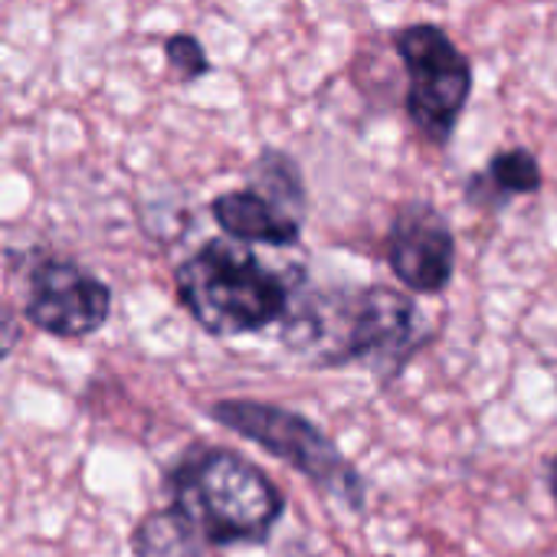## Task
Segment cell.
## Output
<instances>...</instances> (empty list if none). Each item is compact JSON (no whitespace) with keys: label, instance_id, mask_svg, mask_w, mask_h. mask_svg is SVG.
Segmentation results:
<instances>
[{"label":"cell","instance_id":"cell-9","mask_svg":"<svg viewBox=\"0 0 557 557\" xmlns=\"http://www.w3.org/2000/svg\"><path fill=\"white\" fill-rule=\"evenodd\" d=\"M544 184L541 164L528 148H508L495 151L482 171H475L466 181V203L479 210H502L515 197L537 194Z\"/></svg>","mask_w":557,"mask_h":557},{"label":"cell","instance_id":"cell-1","mask_svg":"<svg viewBox=\"0 0 557 557\" xmlns=\"http://www.w3.org/2000/svg\"><path fill=\"white\" fill-rule=\"evenodd\" d=\"M289 348H312L325 368L361 364L397 377L423 345V315L404 293L374 286L309 299L286 319Z\"/></svg>","mask_w":557,"mask_h":557},{"label":"cell","instance_id":"cell-7","mask_svg":"<svg viewBox=\"0 0 557 557\" xmlns=\"http://www.w3.org/2000/svg\"><path fill=\"white\" fill-rule=\"evenodd\" d=\"M384 256L410 293L440 296L453 283L456 269L453 226L430 200H407L391 216Z\"/></svg>","mask_w":557,"mask_h":557},{"label":"cell","instance_id":"cell-8","mask_svg":"<svg viewBox=\"0 0 557 557\" xmlns=\"http://www.w3.org/2000/svg\"><path fill=\"white\" fill-rule=\"evenodd\" d=\"M210 213L220 223V230L236 243L293 246L302 236V216L289 213L286 207H278L275 200L252 187L213 197Z\"/></svg>","mask_w":557,"mask_h":557},{"label":"cell","instance_id":"cell-6","mask_svg":"<svg viewBox=\"0 0 557 557\" xmlns=\"http://www.w3.org/2000/svg\"><path fill=\"white\" fill-rule=\"evenodd\" d=\"M24 289V319L53 338H89L112 312L109 286L70 256L37 252Z\"/></svg>","mask_w":557,"mask_h":557},{"label":"cell","instance_id":"cell-14","mask_svg":"<svg viewBox=\"0 0 557 557\" xmlns=\"http://www.w3.org/2000/svg\"><path fill=\"white\" fill-rule=\"evenodd\" d=\"M547 488H550V498H554V505H557V456H554L550 466H547Z\"/></svg>","mask_w":557,"mask_h":557},{"label":"cell","instance_id":"cell-2","mask_svg":"<svg viewBox=\"0 0 557 557\" xmlns=\"http://www.w3.org/2000/svg\"><path fill=\"white\" fill-rule=\"evenodd\" d=\"M174 289L190 319L216 338L262 332L293 312L289 278L236 239H207L190 252L174 269Z\"/></svg>","mask_w":557,"mask_h":557},{"label":"cell","instance_id":"cell-3","mask_svg":"<svg viewBox=\"0 0 557 557\" xmlns=\"http://www.w3.org/2000/svg\"><path fill=\"white\" fill-rule=\"evenodd\" d=\"M171 505L181 508L220 550L262 544L286 515V495L259 466L233 449L200 446L168 472Z\"/></svg>","mask_w":557,"mask_h":557},{"label":"cell","instance_id":"cell-12","mask_svg":"<svg viewBox=\"0 0 557 557\" xmlns=\"http://www.w3.org/2000/svg\"><path fill=\"white\" fill-rule=\"evenodd\" d=\"M164 57H168V66H171V70L177 73V79H184V83L203 79V76L210 73V60H207L203 47H200V40L190 37V34H174V37H168Z\"/></svg>","mask_w":557,"mask_h":557},{"label":"cell","instance_id":"cell-11","mask_svg":"<svg viewBox=\"0 0 557 557\" xmlns=\"http://www.w3.org/2000/svg\"><path fill=\"white\" fill-rule=\"evenodd\" d=\"M249 187L265 194L269 200H275L278 207H286L289 213L302 216L306 213V181L299 164L286 154V151H275L265 148L249 171Z\"/></svg>","mask_w":557,"mask_h":557},{"label":"cell","instance_id":"cell-5","mask_svg":"<svg viewBox=\"0 0 557 557\" xmlns=\"http://www.w3.org/2000/svg\"><path fill=\"white\" fill-rule=\"evenodd\" d=\"M394 53L407 66V115L417 135L446 148L472 96V63L436 24H410L397 30Z\"/></svg>","mask_w":557,"mask_h":557},{"label":"cell","instance_id":"cell-10","mask_svg":"<svg viewBox=\"0 0 557 557\" xmlns=\"http://www.w3.org/2000/svg\"><path fill=\"white\" fill-rule=\"evenodd\" d=\"M135 557H220V547L174 505L138 518L132 531Z\"/></svg>","mask_w":557,"mask_h":557},{"label":"cell","instance_id":"cell-13","mask_svg":"<svg viewBox=\"0 0 557 557\" xmlns=\"http://www.w3.org/2000/svg\"><path fill=\"white\" fill-rule=\"evenodd\" d=\"M21 338H24V332H21L17 312L11 306L0 302V364H4L14 355V348L21 345Z\"/></svg>","mask_w":557,"mask_h":557},{"label":"cell","instance_id":"cell-4","mask_svg":"<svg viewBox=\"0 0 557 557\" xmlns=\"http://www.w3.org/2000/svg\"><path fill=\"white\" fill-rule=\"evenodd\" d=\"M210 417L226 426L230 433L262 446L275 459L299 469L306 479L322 485L329 495L338 502L361 508L368 498V482L361 472L338 453V446L302 413L286 410L278 404H262V400H246V397H230L216 400L210 407Z\"/></svg>","mask_w":557,"mask_h":557}]
</instances>
